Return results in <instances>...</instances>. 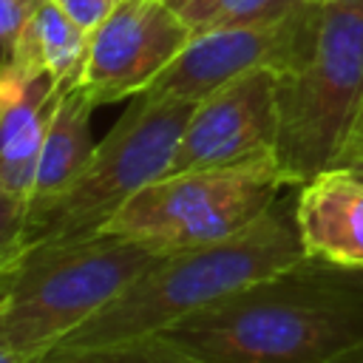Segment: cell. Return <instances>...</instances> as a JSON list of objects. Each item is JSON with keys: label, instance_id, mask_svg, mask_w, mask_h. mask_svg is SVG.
I'll return each mask as SVG.
<instances>
[{"label": "cell", "instance_id": "obj_18", "mask_svg": "<svg viewBox=\"0 0 363 363\" xmlns=\"http://www.w3.org/2000/svg\"><path fill=\"white\" fill-rule=\"evenodd\" d=\"M85 34H91L113 9L119 0H54Z\"/></svg>", "mask_w": 363, "mask_h": 363}, {"label": "cell", "instance_id": "obj_1", "mask_svg": "<svg viewBox=\"0 0 363 363\" xmlns=\"http://www.w3.org/2000/svg\"><path fill=\"white\" fill-rule=\"evenodd\" d=\"M167 335L207 363H326L363 340V295L303 258L193 312Z\"/></svg>", "mask_w": 363, "mask_h": 363}, {"label": "cell", "instance_id": "obj_6", "mask_svg": "<svg viewBox=\"0 0 363 363\" xmlns=\"http://www.w3.org/2000/svg\"><path fill=\"white\" fill-rule=\"evenodd\" d=\"M289 187L275 156L164 173L142 187L105 233L142 241L159 252L201 247L250 227Z\"/></svg>", "mask_w": 363, "mask_h": 363}, {"label": "cell", "instance_id": "obj_19", "mask_svg": "<svg viewBox=\"0 0 363 363\" xmlns=\"http://www.w3.org/2000/svg\"><path fill=\"white\" fill-rule=\"evenodd\" d=\"M335 167H346V170H354V173H363V108L349 130V139L335 162Z\"/></svg>", "mask_w": 363, "mask_h": 363}, {"label": "cell", "instance_id": "obj_12", "mask_svg": "<svg viewBox=\"0 0 363 363\" xmlns=\"http://www.w3.org/2000/svg\"><path fill=\"white\" fill-rule=\"evenodd\" d=\"M94 108L96 105L77 82H71L62 91L57 111L51 116L48 133L43 139L34 173H31L28 199H26L28 213H34L45 201H51L57 193H62L79 176V170L88 164V159L96 147L91 139Z\"/></svg>", "mask_w": 363, "mask_h": 363}, {"label": "cell", "instance_id": "obj_14", "mask_svg": "<svg viewBox=\"0 0 363 363\" xmlns=\"http://www.w3.org/2000/svg\"><path fill=\"white\" fill-rule=\"evenodd\" d=\"M40 363H207L167 332L96 343V346H57Z\"/></svg>", "mask_w": 363, "mask_h": 363}, {"label": "cell", "instance_id": "obj_23", "mask_svg": "<svg viewBox=\"0 0 363 363\" xmlns=\"http://www.w3.org/2000/svg\"><path fill=\"white\" fill-rule=\"evenodd\" d=\"M315 3H352V0H315Z\"/></svg>", "mask_w": 363, "mask_h": 363}, {"label": "cell", "instance_id": "obj_22", "mask_svg": "<svg viewBox=\"0 0 363 363\" xmlns=\"http://www.w3.org/2000/svg\"><path fill=\"white\" fill-rule=\"evenodd\" d=\"M0 363H26L23 357H20V352L9 343V337L0 332Z\"/></svg>", "mask_w": 363, "mask_h": 363}, {"label": "cell", "instance_id": "obj_16", "mask_svg": "<svg viewBox=\"0 0 363 363\" xmlns=\"http://www.w3.org/2000/svg\"><path fill=\"white\" fill-rule=\"evenodd\" d=\"M45 0H0V57H9L23 26Z\"/></svg>", "mask_w": 363, "mask_h": 363}, {"label": "cell", "instance_id": "obj_7", "mask_svg": "<svg viewBox=\"0 0 363 363\" xmlns=\"http://www.w3.org/2000/svg\"><path fill=\"white\" fill-rule=\"evenodd\" d=\"M323 3L306 0L281 20L196 31L147 91L199 102L255 68L295 71L315 48Z\"/></svg>", "mask_w": 363, "mask_h": 363}, {"label": "cell", "instance_id": "obj_4", "mask_svg": "<svg viewBox=\"0 0 363 363\" xmlns=\"http://www.w3.org/2000/svg\"><path fill=\"white\" fill-rule=\"evenodd\" d=\"M156 255L159 250L116 233L31 247L0 306V332L26 363H40Z\"/></svg>", "mask_w": 363, "mask_h": 363}, {"label": "cell", "instance_id": "obj_15", "mask_svg": "<svg viewBox=\"0 0 363 363\" xmlns=\"http://www.w3.org/2000/svg\"><path fill=\"white\" fill-rule=\"evenodd\" d=\"M26 224H28L26 201L0 184V306L9 298L28 252Z\"/></svg>", "mask_w": 363, "mask_h": 363}, {"label": "cell", "instance_id": "obj_11", "mask_svg": "<svg viewBox=\"0 0 363 363\" xmlns=\"http://www.w3.org/2000/svg\"><path fill=\"white\" fill-rule=\"evenodd\" d=\"M295 218L306 258L335 267H363V176L329 167L303 182Z\"/></svg>", "mask_w": 363, "mask_h": 363}, {"label": "cell", "instance_id": "obj_9", "mask_svg": "<svg viewBox=\"0 0 363 363\" xmlns=\"http://www.w3.org/2000/svg\"><path fill=\"white\" fill-rule=\"evenodd\" d=\"M278 74L255 68L216 88L193 105L170 173L230 167L275 156L278 145Z\"/></svg>", "mask_w": 363, "mask_h": 363}, {"label": "cell", "instance_id": "obj_24", "mask_svg": "<svg viewBox=\"0 0 363 363\" xmlns=\"http://www.w3.org/2000/svg\"><path fill=\"white\" fill-rule=\"evenodd\" d=\"M352 173H354V170H352ZM357 176H363V173H357Z\"/></svg>", "mask_w": 363, "mask_h": 363}, {"label": "cell", "instance_id": "obj_5", "mask_svg": "<svg viewBox=\"0 0 363 363\" xmlns=\"http://www.w3.org/2000/svg\"><path fill=\"white\" fill-rule=\"evenodd\" d=\"M275 159L286 184L301 187L335 167L363 108V0L323 3L312 54L278 74Z\"/></svg>", "mask_w": 363, "mask_h": 363}, {"label": "cell", "instance_id": "obj_3", "mask_svg": "<svg viewBox=\"0 0 363 363\" xmlns=\"http://www.w3.org/2000/svg\"><path fill=\"white\" fill-rule=\"evenodd\" d=\"M196 102L142 91L96 142L79 176L51 201L28 213L26 244H65L94 238L150 182L170 173L179 139Z\"/></svg>", "mask_w": 363, "mask_h": 363}, {"label": "cell", "instance_id": "obj_21", "mask_svg": "<svg viewBox=\"0 0 363 363\" xmlns=\"http://www.w3.org/2000/svg\"><path fill=\"white\" fill-rule=\"evenodd\" d=\"M326 363H363V340H354L349 346H343L332 360Z\"/></svg>", "mask_w": 363, "mask_h": 363}, {"label": "cell", "instance_id": "obj_17", "mask_svg": "<svg viewBox=\"0 0 363 363\" xmlns=\"http://www.w3.org/2000/svg\"><path fill=\"white\" fill-rule=\"evenodd\" d=\"M167 3L182 14V20L190 26V31H201L204 26L218 20L224 11H230L241 0H167Z\"/></svg>", "mask_w": 363, "mask_h": 363}, {"label": "cell", "instance_id": "obj_13", "mask_svg": "<svg viewBox=\"0 0 363 363\" xmlns=\"http://www.w3.org/2000/svg\"><path fill=\"white\" fill-rule=\"evenodd\" d=\"M88 51V34L54 3L45 0L23 26L9 57L23 68L54 77L57 82H77Z\"/></svg>", "mask_w": 363, "mask_h": 363}, {"label": "cell", "instance_id": "obj_8", "mask_svg": "<svg viewBox=\"0 0 363 363\" xmlns=\"http://www.w3.org/2000/svg\"><path fill=\"white\" fill-rule=\"evenodd\" d=\"M190 37V26L167 0H119L88 34L77 85L96 108L136 96L153 85Z\"/></svg>", "mask_w": 363, "mask_h": 363}, {"label": "cell", "instance_id": "obj_10", "mask_svg": "<svg viewBox=\"0 0 363 363\" xmlns=\"http://www.w3.org/2000/svg\"><path fill=\"white\" fill-rule=\"evenodd\" d=\"M68 85L11 60L0 62V184L23 201L28 199L51 116Z\"/></svg>", "mask_w": 363, "mask_h": 363}, {"label": "cell", "instance_id": "obj_20", "mask_svg": "<svg viewBox=\"0 0 363 363\" xmlns=\"http://www.w3.org/2000/svg\"><path fill=\"white\" fill-rule=\"evenodd\" d=\"M323 267H326V272L332 278H337L340 284H346L349 289H354V292L363 295V267H335V264H323Z\"/></svg>", "mask_w": 363, "mask_h": 363}, {"label": "cell", "instance_id": "obj_2", "mask_svg": "<svg viewBox=\"0 0 363 363\" xmlns=\"http://www.w3.org/2000/svg\"><path fill=\"white\" fill-rule=\"evenodd\" d=\"M295 196L298 187H289L261 218L230 238L159 252L153 264L60 346H96L167 332L173 323L224 295L295 267L306 258L295 218Z\"/></svg>", "mask_w": 363, "mask_h": 363}]
</instances>
